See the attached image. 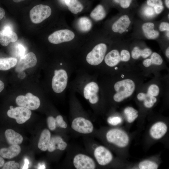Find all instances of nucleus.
<instances>
[{"label":"nucleus","instance_id":"nucleus-1","mask_svg":"<svg viewBox=\"0 0 169 169\" xmlns=\"http://www.w3.org/2000/svg\"><path fill=\"white\" fill-rule=\"evenodd\" d=\"M135 88V84L131 79H126L116 82L114 85L116 93L113 96L114 100L116 102L123 101L132 95Z\"/></svg>","mask_w":169,"mask_h":169},{"label":"nucleus","instance_id":"nucleus-2","mask_svg":"<svg viewBox=\"0 0 169 169\" xmlns=\"http://www.w3.org/2000/svg\"><path fill=\"white\" fill-rule=\"evenodd\" d=\"M107 141L120 148H124L128 145L130 138L128 134L124 130L119 128H113L106 133Z\"/></svg>","mask_w":169,"mask_h":169},{"label":"nucleus","instance_id":"nucleus-3","mask_svg":"<svg viewBox=\"0 0 169 169\" xmlns=\"http://www.w3.org/2000/svg\"><path fill=\"white\" fill-rule=\"evenodd\" d=\"M107 50V47L105 44L100 43L97 44L87 55V62L92 66L99 64L104 59Z\"/></svg>","mask_w":169,"mask_h":169},{"label":"nucleus","instance_id":"nucleus-4","mask_svg":"<svg viewBox=\"0 0 169 169\" xmlns=\"http://www.w3.org/2000/svg\"><path fill=\"white\" fill-rule=\"evenodd\" d=\"M68 82V75L64 69L55 70L52 81V87L53 91L57 93L63 92L66 89Z\"/></svg>","mask_w":169,"mask_h":169},{"label":"nucleus","instance_id":"nucleus-5","mask_svg":"<svg viewBox=\"0 0 169 169\" xmlns=\"http://www.w3.org/2000/svg\"><path fill=\"white\" fill-rule=\"evenodd\" d=\"M50 8L48 5L39 4L34 7L30 11L29 16L33 23H40L49 18L51 14Z\"/></svg>","mask_w":169,"mask_h":169},{"label":"nucleus","instance_id":"nucleus-6","mask_svg":"<svg viewBox=\"0 0 169 169\" xmlns=\"http://www.w3.org/2000/svg\"><path fill=\"white\" fill-rule=\"evenodd\" d=\"M16 102L19 106L32 110L37 109L40 105L39 98L30 93H27L25 96H18L16 99Z\"/></svg>","mask_w":169,"mask_h":169},{"label":"nucleus","instance_id":"nucleus-7","mask_svg":"<svg viewBox=\"0 0 169 169\" xmlns=\"http://www.w3.org/2000/svg\"><path fill=\"white\" fill-rule=\"evenodd\" d=\"M7 114L9 117L15 119L18 123L22 124L29 119L32 113L30 110L20 106L8 110Z\"/></svg>","mask_w":169,"mask_h":169},{"label":"nucleus","instance_id":"nucleus-8","mask_svg":"<svg viewBox=\"0 0 169 169\" xmlns=\"http://www.w3.org/2000/svg\"><path fill=\"white\" fill-rule=\"evenodd\" d=\"M71 126L75 131L84 134L92 132L94 129L93 125L90 120L81 117L74 119Z\"/></svg>","mask_w":169,"mask_h":169},{"label":"nucleus","instance_id":"nucleus-9","mask_svg":"<svg viewBox=\"0 0 169 169\" xmlns=\"http://www.w3.org/2000/svg\"><path fill=\"white\" fill-rule=\"evenodd\" d=\"M75 35L73 32L68 29H62L56 31L48 37V40L51 43L57 44L73 40Z\"/></svg>","mask_w":169,"mask_h":169},{"label":"nucleus","instance_id":"nucleus-10","mask_svg":"<svg viewBox=\"0 0 169 169\" xmlns=\"http://www.w3.org/2000/svg\"><path fill=\"white\" fill-rule=\"evenodd\" d=\"M99 90L98 84L95 82L90 81L84 87L83 94L84 98L88 100L91 104H95L99 101L98 93Z\"/></svg>","mask_w":169,"mask_h":169},{"label":"nucleus","instance_id":"nucleus-11","mask_svg":"<svg viewBox=\"0 0 169 169\" xmlns=\"http://www.w3.org/2000/svg\"><path fill=\"white\" fill-rule=\"evenodd\" d=\"M37 63V59L35 54L29 52L21 57L17 63L15 71L19 72L35 66Z\"/></svg>","mask_w":169,"mask_h":169},{"label":"nucleus","instance_id":"nucleus-12","mask_svg":"<svg viewBox=\"0 0 169 169\" xmlns=\"http://www.w3.org/2000/svg\"><path fill=\"white\" fill-rule=\"evenodd\" d=\"M94 155L98 164L101 166L108 164L113 159V155L110 151L103 146H98L95 149Z\"/></svg>","mask_w":169,"mask_h":169},{"label":"nucleus","instance_id":"nucleus-13","mask_svg":"<svg viewBox=\"0 0 169 169\" xmlns=\"http://www.w3.org/2000/svg\"><path fill=\"white\" fill-rule=\"evenodd\" d=\"M73 164L77 169H94L96 166L95 163L91 158L82 154H78L74 156Z\"/></svg>","mask_w":169,"mask_h":169},{"label":"nucleus","instance_id":"nucleus-14","mask_svg":"<svg viewBox=\"0 0 169 169\" xmlns=\"http://www.w3.org/2000/svg\"><path fill=\"white\" fill-rule=\"evenodd\" d=\"M18 39L17 35L8 25H6L0 31V43L3 46H8L10 42H15Z\"/></svg>","mask_w":169,"mask_h":169},{"label":"nucleus","instance_id":"nucleus-15","mask_svg":"<svg viewBox=\"0 0 169 169\" xmlns=\"http://www.w3.org/2000/svg\"><path fill=\"white\" fill-rule=\"evenodd\" d=\"M167 126L162 121H158L154 124L151 127L149 133L151 137L156 140L161 139L166 134Z\"/></svg>","mask_w":169,"mask_h":169},{"label":"nucleus","instance_id":"nucleus-16","mask_svg":"<svg viewBox=\"0 0 169 169\" xmlns=\"http://www.w3.org/2000/svg\"><path fill=\"white\" fill-rule=\"evenodd\" d=\"M131 23L128 16L123 15L113 24L112 26V30L114 32L121 34L126 31Z\"/></svg>","mask_w":169,"mask_h":169},{"label":"nucleus","instance_id":"nucleus-17","mask_svg":"<svg viewBox=\"0 0 169 169\" xmlns=\"http://www.w3.org/2000/svg\"><path fill=\"white\" fill-rule=\"evenodd\" d=\"M67 146V143L59 136H54L50 138L48 148V150L52 152L55 150H65Z\"/></svg>","mask_w":169,"mask_h":169},{"label":"nucleus","instance_id":"nucleus-18","mask_svg":"<svg viewBox=\"0 0 169 169\" xmlns=\"http://www.w3.org/2000/svg\"><path fill=\"white\" fill-rule=\"evenodd\" d=\"M21 149L18 145H12L8 148L0 149V155L3 157L11 159L18 156L20 153Z\"/></svg>","mask_w":169,"mask_h":169},{"label":"nucleus","instance_id":"nucleus-19","mask_svg":"<svg viewBox=\"0 0 169 169\" xmlns=\"http://www.w3.org/2000/svg\"><path fill=\"white\" fill-rule=\"evenodd\" d=\"M5 136L8 143L11 145H18L21 144L23 138L21 135L11 129L6 130Z\"/></svg>","mask_w":169,"mask_h":169},{"label":"nucleus","instance_id":"nucleus-20","mask_svg":"<svg viewBox=\"0 0 169 169\" xmlns=\"http://www.w3.org/2000/svg\"><path fill=\"white\" fill-rule=\"evenodd\" d=\"M154 24L151 22H146L142 25V28L146 37L148 39L156 38L159 35V32L154 29Z\"/></svg>","mask_w":169,"mask_h":169},{"label":"nucleus","instance_id":"nucleus-21","mask_svg":"<svg viewBox=\"0 0 169 169\" xmlns=\"http://www.w3.org/2000/svg\"><path fill=\"white\" fill-rule=\"evenodd\" d=\"M105 63L109 66L113 67L117 65L120 61L118 50L113 49L109 52L104 59Z\"/></svg>","mask_w":169,"mask_h":169},{"label":"nucleus","instance_id":"nucleus-22","mask_svg":"<svg viewBox=\"0 0 169 169\" xmlns=\"http://www.w3.org/2000/svg\"><path fill=\"white\" fill-rule=\"evenodd\" d=\"M51 134L49 131L46 129L44 130L42 132L39 139L38 148L43 151L47 150Z\"/></svg>","mask_w":169,"mask_h":169},{"label":"nucleus","instance_id":"nucleus-23","mask_svg":"<svg viewBox=\"0 0 169 169\" xmlns=\"http://www.w3.org/2000/svg\"><path fill=\"white\" fill-rule=\"evenodd\" d=\"M137 98L140 101H143L144 106L148 108L152 107L157 101L155 97L142 92L138 94Z\"/></svg>","mask_w":169,"mask_h":169},{"label":"nucleus","instance_id":"nucleus-24","mask_svg":"<svg viewBox=\"0 0 169 169\" xmlns=\"http://www.w3.org/2000/svg\"><path fill=\"white\" fill-rule=\"evenodd\" d=\"M17 63V59L15 58H0V70H9L15 66Z\"/></svg>","mask_w":169,"mask_h":169},{"label":"nucleus","instance_id":"nucleus-25","mask_svg":"<svg viewBox=\"0 0 169 169\" xmlns=\"http://www.w3.org/2000/svg\"><path fill=\"white\" fill-rule=\"evenodd\" d=\"M69 10L74 14L80 12L83 9V6L78 0H64Z\"/></svg>","mask_w":169,"mask_h":169},{"label":"nucleus","instance_id":"nucleus-26","mask_svg":"<svg viewBox=\"0 0 169 169\" xmlns=\"http://www.w3.org/2000/svg\"><path fill=\"white\" fill-rule=\"evenodd\" d=\"M151 50L149 48H146L143 49H140L138 47H135L131 52V56L134 59H137L140 56L146 58L151 55Z\"/></svg>","mask_w":169,"mask_h":169},{"label":"nucleus","instance_id":"nucleus-27","mask_svg":"<svg viewBox=\"0 0 169 169\" xmlns=\"http://www.w3.org/2000/svg\"><path fill=\"white\" fill-rule=\"evenodd\" d=\"M90 16L96 21L103 19L106 16V12L103 7L100 4L97 5L91 12Z\"/></svg>","mask_w":169,"mask_h":169},{"label":"nucleus","instance_id":"nucleus-28","mask_svg":"<svg viewBox=\"0 0 169 169\" xmlns=\"http://www.w3.org/2000/svg\"><path fill=\"white\" fill-rule=\"evenodd\" d=\"M77 26L79 30L82 32H87L91 29L92 23L87 17H83L80 18L78 20Z\"/></svg>","mask_w":169,"mask_h":169},{"label":"nucleus","instance_id":"nucleus-29","mask_svg":"<svg viewBox=\"0 0 169 169\" xmlns=\"http://www.w3.org/2000/svg\"><path fill=\"white\" fill-rule=\"evenodd\" d=\"M124 113L128 122L131 123L134 122L138 116V111L131 107H127L124 110Z\"/></svg>","mask_w":169,"mask_h":169},{"label":"nucleus","instance_id":"nucleus-30","mask_svg":"<svg viewBox=\"0 0 169 169\" xmlns=\"http://www.w3.org/2000/svg\"><path fill=\"white\" fill-rule=\"evenodd\" d=\"M158 167V165L156 162L149 160L142 161L138 165V167L140 169H156Z\"/></svg>","mask_w":169,"mask_h":169},{"label":"nucleus","instance_id":"nucleus-31","mask_svg":"<svg viewBox=\"0 0 169 169\" xmlns=\"http://www.w3.org/2000/svg\"><path fill=\"white\" fill-rule=\"evenodd\" d=\"M151 64L156 65H160L163 62V60L160 55L156 52L153 53L150 59Z\"/></svg>","mask_w":169,"mask_h":169},{"label":"nucleus","instance_id":"nucleus-32","mask_svg":"<svg viewBox=\"0 0 169 169\" xmlns=\"http://www.w3.org/2000/svg\"><path fill=\"white\" fill-rule=\"evenodd\" d=\"M159 91V88L157 85L152 84L148 87L147 93L150 95L156 97L158 95Z\"/></svg>","mask_w":169,"mask_h":169},{"label":"nucleus","instance_id":"nucleus-33","mask_svg":"<svg viewBox=\"0 0 169 169\" xmlns=\"http://www.w3.org/2000/svg\"><path fill=\"white\" fill-rule=\"evenodd\" d=\"M108 122L113 125H116L121 123L122 120L121 117L118 116H110L107 120Z\"/></svg>","mask_w":169,"mask_h":169},{"label":"nucleus","instance_id":"nucleus-34","mask_svg":"<svg viewBox=\"0 0 169 169\" xmlns=\"http://www.w3.org/2000/svg\"><path fill=\"white\" fill-rule=\"evenodd\" d=\"M26 51L25 48L22 44H19L15 47V53L16 55L20 58L24 55Z\"/></svg>","mask_w":169,"mask_h":169},{"label":"nucleus","instance_id":"nucleus-35","mask_svg":"<svg viewBox=\"0 0 169 169\" xmlns=\"http://www.w3.org/2000/svg\"><path fill=\"white\" fill-rule=\"evenodd\" d=\"M2 169H17L19 167V164L14 161H9L4 164Z\"/></svg>","mask_w":169,"mask_h":169},{"label":"nucleus","instance_id":"nucleus-36","mask_svg":"<svg viewBox=\"0 0 169 169\" xmlns=\"http://www.w3.org/2000/svg\"><path fill=\"white\" fill-rule=\"evenodd\" d=\"M47 123L49 129L53 131L56 128V122L55 119L53 116L49 117L47 119Z\"/></svg>","mask_w":169,"mask_h":169},{"label":"nucleus","instance_id":"nucleus-37","mask_svg":"<svg viewBox=\"0 0 169 169\" xmlns=\"http://www.w3.org/2000/svg\"><path fill=\"white\" fill-rule=\"evenodd\" d=\"M120 57V60L127 62L130 59V54L129 51L125 49H123L121 51Z\"/></svg>","mask_w":169,"mask_h":169},{"label":"nucleus","instance_id":"nucleus-38","mask_svg":"<svg viewBox=\"0 0 169 169\" xmlns=\"http://www.w3.org/2000/svg\"><path fill=\"white\" fill-rule=\"evenodd\" d=\"M56 124L59 126L63 128H66L67 125L66 122L64 120L62 116L61 115H58L55 118Z\"/></svg>","mask_w":169,"mask_h":169},{"label":"nucleus","instance_id":"nucleus-39","mask_svg":"<svg viewBox=\"0 0 169 169\" xmlns=\"http://www.w3.org/2000/svg\"><path fill=\"white\" fill-rule=\"evenodd\" d=\"M116 3H119L121 7L124 8H128L132 0H114Z\"/></svg>","mask_w":169,"mask_h":169},{"label":"nucleus","instance_id":"nucleus-40","mask_svg":"<svg viewBox=\"0 0 169 169\" xmlns=\"http://www.w3.org/2000/svg\"><path fill=\"white\" fill-rule=\"evenodd\" d=\"M154 10L152 7L149 6L146 7L144 9V13L146 16L151 17L154 15Z\"/></svg>","mask_w":169,"mask_h":169},{"label":"nucleus","instance_id":"nucleus-41","mask_svg":"<svg viewBox=\"0 0 169 169\" xmlns=\"http://www.w3.org/2000/svg\"><path fill=\"white\" fill-rule=\"evenodd\" d=\"M147 4L148 6L151 7H154L157 5H163V3L161 0H147Z\"/></svg>","mask_w":169,"mask_h":169},{"label":"nucleus","instance_id":"nucleus-42","mask_svg":"<svg viewBox=\"0 0 169 169\" xmlns=\"http://www.w3.org/2000/svg\"><path fill=\"white\" fill-rule=\"evenodd\" d=\"M159 28L161 31H169V24L166 22H161Z\"/></svg>","mask_w":169,"mask_h":169},{"label":"nucleus","instance_id":"nucleus-43","mask_svg":"<svg viewBox=\"0 0 169 169\" xmlns=\"http://www.w3.org/2000/svg\"><path fill=\"white\" fill-rule=\"evenodd\" d=\"M154 10L156 14H159L163 9V5H156L154 7Z\"/></svg>","mask_w":169,"mask_h":169},{"label":"nucleus","instance_id":"nucleus-44","mask_svg":"<svg viewBox=\"0 0 169 169\" xmlns=\"http://www.w3.org/2000/svg\"><path fill=\"white\" fill-rule=\"evenodd\" d=\"M143 64L145 67H149L152 64L150 59H147L144 60L143 62Z\"/></svg>","mask_w":169,"mask_h":169},{"label":"nucleus","instance_id":"nucleus-45","mask_svg":"<svg viewBox=\"0 0 169 169\" xmlns=\"http://www.w3.org/2000/svg\"><path fill=\"white\" fill-rule=\"evenodd\" d=\"M24 164L22 168L23 169H27L28 168V165L29 164V160L27 158H25L24 160Z\"/></svg>","mask_w":169,"mask_h":169},{"label":"nucleus","instance_id":"nucleus-46","mask_svg":"<svg viewBox=\"0 0 169 169\" xmlns=\"http://www.w3.org/2000/svg\"><path fill=\"white\" fill-rule=\"evenodd\" d=\"M5 12L4 9L0 7V20L2 19L4 17Z\"/></svg>","mask_w":169,"mask_h":169},{"label":"nucleus","instance_id":"nucleus-47","mask_svg":"<svg viewBox=\"0 0 169 169\" xmlns=\"http://www.w3.org/2000/svg\"><path fill=\"white\" fill-rule=\"evenodd\" d=\"M25 74L24 72L23 71L19 72V73L18 74V77L20 79H22L24 78L25 77Z\"/></svg>","mask_w":169,"mask_h":169},{"label":"nucleus","instance_id":"nucleus-48","mask_svg":"<svg viewBox=\"0 0 169 169\" xmlns=\"http://www.w3.org/2000/svg\"><path fill=\"white\" fill-rule=\"evenodd\" d=\"M4 87L3 82L0 80V93L3 90Z\"/></svg>","mask_w":169,"mask_h":169},{"label":"nucleus","instance_id":"nucleus-49","mask_svg":"<svg viewBox=\"0 0 169 169\" xmlns=\"http://www.w3.org/2000/svg\"><path fill=\"white\" fill-rule=\"evenodd\" d=\"M4 160L0 156V167L3 166L4 164Z\"/></svg>","mask_w":169,"mask_h":169},{"label":"nucleus","instance_id":"nucleus-50","mask_svg":"<svg viewBox=\"0 0 169 169\" xmlns=\"http://www.w3.org/2000/svg\"><path fill=\"white\" fill-rule=\"evenodd\" d=\"M166 55L167 58H169V47L166 49Z\"/></svg>","mask_w":169,"mask_h":169},{"label":"nucleus","instance_id":"nucleus-51","mask_svg":"<svg viewBox=\"0 0 169 169\" xmlns=\"http://www.w3.org/2000/svg\"><path fill=\"white\" fill-rule=\"evenodd\" d=\"M165 3L166 5L168 8H169V0H165Z\"/></svg>","mask_w":169,"mask_h":169},{"label":"nucleus","instance_id":"nucleus-52","mask_svg":"<svg viewBox=\"0 0 169 169\" xmlns=\"http://www.w3.org/2000/svg\"><path fill=\"white\" fill-rule=\"evenodd\" d=\"M45 167L44 165H39V166L38 167V169H45Z\"/></svg>","mask_w":169,"mask_h":169},{"label":"nucleus","instance_id":"nucleus-53","mask_svg":"<svg viewBox=\"0 0 169 169\" xmlns=\"http://www.w3.org/2000/svg\"><path fill=\"white\" fill-rule=\"evenodd\" d=\"M23 0H13V1L15 3H18Z\"/></svg>","mask_w":169,"mask_h":169},{"label":"nucleus","instance_id":"nucleus-54","mask_svg":"<svg viewBox=\"0 0 169 169\" xmlns=\"http://www.w3.org/2000/svg\"><path fill=\"white\" fill-rule=\"evenodd\" d=\"M9 108L10 109H12L14 108L12 106H10Z\"/></svg>","mask_w":169,"mask_h":169},{"label":"nucleus","instance_id":"nucleus-55","mask_svg":"<svg viewBox=\"0 0 169 169\" xmlns=\"http://www.w3.org/2000/svg\"><path fill=\"white\" fill-rule=\"evenodd\" d=\"M167 31V37H168V38H169V31Z\"/></svg>","mask_w":169,"mask_h":169},{"label":"nucleus","instance_id":"nucleus-56","mask_svg":"<svg viewBox=\"0 0 169 169\" xmlns=\"http://www.w3.org/2000/svg\"><path fill=\"white\" fill-rule=\"evenodd\" d=\"M124 76V75H123V74H122L121 76V77H122V78H123Z\"/></svg>","mask_w":169,"mask_h":169},{"label":"nucleus","instance_id":"nucleus-57","mask_svg":"<svg viewBox=\"0 0 169 169\" xmlns=\"http://www.w3.org/2000/svg\"><path fill=\"white\" fill-rule=\"evenodd\" d=\"M115 69H118V68L117 67H115Z\"/></svg>","mask_w":169,"mask_h":169}]
</instances>
